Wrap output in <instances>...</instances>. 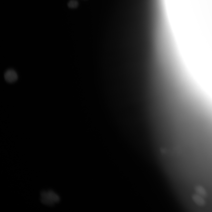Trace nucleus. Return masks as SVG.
<instances>
[{
	"mask_svg": "<svg viewBox=\"0 0 212 212\" xmlns=\"http://www.w3.org/2000/svg\"><path fill=\"white\" fill-rule=\"evenodd\" d=\"M40 195L41 197L47 198L55 203H58L60 200L59 196L51 190L42 191L41 192Z\"/></svg>",
	"mask_w": 212,
	"mask_h": 212,
	"instance_id": "f257e3e1",
	"label": "nucleus"
},
{
	"mask_svg": "<svg viewBox=\"0 0 212 212\" xmlns=\"http://www.w3.org/2000/svg\"><path fill=\"white\" fill-rule=\"evenodd\" d=\"M4 78L7 82L12 83L17 80L18 76L16 72L14 70L10 69L7 70L4 74Z\"/></svg>",
	"mask_w": 212,
	"mask_h": 212,
	"instance_id": "f03ea898",
	"label": "nucleus"
},
{
	"mask_svg": "<svg viewBox=\"0 0 212 212\" xmlns=\"http://www.w3.org/2000/svg\"><path fill=\"white\" fill-rule=\"evenodd\" d=\"M191 198L193 202L199 206L203 207L206 204V202L203 197L198 194H193Z\"/></svg>",
	"mask_w": 212,
	"mask_h": 212,
	"instance_id": "7ed1b4c3",
	"label": "nucleus"
},
{
	"mask_svg": "<svg viewBox=\"0 0 212 212\" xmlns=\"http://www.w3.org/2000/svg\"><path fill=\"white\" fill-rule=\"evenodd\" d=\"M194 190L198 194L205 198L207 196V192L206 189L201 185H197L194 188Z\"/></svg>",
	"mask_w": 212,
	"mask_h": 212,
	"instance_id": "20e7f679",
	"label": "nucleus"
},
{
	"mask_svg": "<svg viewBox=\"0 0 212 212\" xmlns=\"http://www.w3.org/2000/svg\"><path fill=\"white\" fill-rule=\"evenodd\" d=\"M40 201L43 204L49 206H53L55 204L50 200L41 197Z\"/></svg>",
	"mask_w": 212,
	"mask_h": 212,
	"instance_id": "39448f33",
	"label": "nucleus"
},
{
	"mask_svg": "<svg viewBox=\"0 0 212 212\" xmlns=\"http://www.w3.org/2000/svg\"><path fill=\"white\" fill-rule=\"evenodd\" d=\"M79 5L78 2L77 0H71L68 3V7L71 9L77 8Z\"/></svg>",
	"mask_w": 212,
	"mask_h": 212,
	"instance_id": "423d86ee",
	"label": "nucleus"
}]
</instances>
